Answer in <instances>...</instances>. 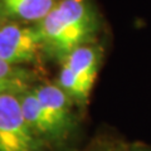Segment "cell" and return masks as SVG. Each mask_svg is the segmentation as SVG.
<instances>
[{"label": "cell", "mask_w": 151, "mask_h": 151, "mask_svg": "<svg viewBox=\"0 0 151 151\" xmlns=\"http://www.w3.org/2000/svg\"><path fill=\"white\" fill-rule=\"evenodd\" d=\"M37 28L43 49L64 58L96 34L97 14L88 0H59Z\"/></svg>", "instance_id": "6da1fadb"}, {"label": "cell", "mask_w": 151, "mask_h": 151, "mask_svg": "<svg viewBox=\"0 0 151 151\" xmlns=\"http://www.w3.org/2000/svg\"><path fill=\"white\" fill-rule=\"evenodd\" d=\"M39 140L24 119L18 94H0V151H40Z\"/></svg>", "instance_id": "7a4b0ae2"}, {"label": "cell", "mask_w": 151, "mask_h": 151, "mask_svg": "<svg viewBox=\"0 0 151 151\" xmlns=\"http://www.w3.org/2000/svg\"><path fill=\"white\" fill-rule=\"evenodd\" d=\"M43 49L37 27H25L17 23L3 24L0 28V58L12 65L34 62Z\"/></svg>", "instance_id": "3957f363"}, {"label": "cell", "mask_w": 151, "mask_h": 151, "mask_svg": "<svg viewBox=\"0 0 151 151\" xmlns=\"http://www.w3.org/2000/svg\"><path fill=\"white\" fill-rule=\"evenodd\" d=\"M18 97L24 119L39 139L57 140L65 135L67 130L47 112L33 91H25Z\"/></svg>", "instance_id": "277c9868"}, {"label": "cell", "mask_w": 151, "mask_h": 151, "mask_svg": "<svg viewBox=\"0 0 151 151\" xmlns=\"http://www.w3.org/2000/svg\"><path fill=\"white\" fill-rule=\"evenodd\" d=\"M101 52L97 47L84 44L72 50L63 58V64L72 70L81 81L83 88L89 94L97 76Z\"/></svg>", "instance_id": "5b68a950"}, {"label": "cell", "mask_w": 151, "mask_h": 151, "mask_svg": "<svg viewBox=\"0 0 151 151\" xmlns=\"http://www.w3.org/2000/svg\"><path fill=\"white\" fill-rule=\"evenodd\" d=\"M33 92L47 110V112L60 126L68 130L70 124V116H72L68 94L55 84H42V86L33 89Z\"/></svg>", "instance_id": "8992f818"}, {"label": "cell", "mask_w": 151, "mask_h": 151, "mask_svg": "<svg viewBox=\"0 0 151 151\" xmlns=\"http://www.w3.org/2000/svg\"><path fill=\"white\" fill-rule=\"evenodd\" d=\"M59 0H0V10L4 17L22 22H38L52 12Z\"/></svg>", "instance_id": "52a82bcc"}, {"label": "cell", "mask_w": 151, "mask_h": 151, "mask_svg": "<svg viewBox=\"0 0 151 151\" xmlns=\"http://www.w3.org/2000/svg\"><path fill=\"white\" fill-rule=\"evenodd\" d=\"M27 73L0 58V94H20L27 91Z\"/></svg>", "instance_id": "ba28073f"}, {"label": "cell", "mask_w": 151, "mask_h": 151, "mask_svg": "<svg viewBox=\"0 0 151 151\" xmlns=\"http://www.w3.org/2000/svg\"><path fill=\"white\" fill-rule=\"evenodd\" d=\"M58 82H59L58 86L62 88L69 97H73L79 101H84V100H87L89 96L86 92V89L83 88L78 77L64 64L62 65V70H60V73H59Z\"/></svg>", "instance_id": "9c48e42d"}, {"label": "cell", "mask_w": 151, "mask_h": 151, "mask_svg": "<svg viewBox=\"0 0 151 151\" xmlns=\"http://www.w3.org/2000/svg\"><path fill=\"white\" fill-rule=\"evenodd\" d=\"M127 151H151V147L150 146H134V147L129 149Z\"/></svg>", "instance_id": "30bf717a"}, {"label": "cell", "mask_w": 151, "mask_h": 151, "mask_svg": "<svg viewBox=\"0 0 151 151\" xmlns=\"http://www.w3.org/2000/svg\"><path fill=\"white\" fill-rule=\"evenodd\" d=\"M3 18H4V14L1 13V10H0V28L3 27Z\"/></svg>", "instance_id": "8fae6325"}]
</instances>
